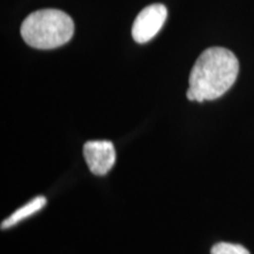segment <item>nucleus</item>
<instances>
[{"label":"nucleus","mask_w":254,"mask_h":254,"mask_svg":"<svg viewBox=\"0 0 254 254\" xmlns=\"http://www.w3.org/2000/svg\"><path fill=\"white\" fill-rule=\"evenodd\" d=\"M238 74L239 62L233 52L224 47H209L193 65L190 90L198 103L218 99L233 86Z\"/></svg>","instance_id":"f257e3e1"},{"label":"nucleus","mask_w":254,"mask_h":254,"mask_svg":"<svg viewBox=\"0 0 254 254\" xmlns=\"http://www.w3.org/2000/svg\"><path fill=\"white\" fill-rule=\"evenodd\" d=\"M20 33L25 43L39 50H52L67 44L74 33V23L56 8L38 9L24 19Z\"/></svg>","instance_id":"f03ea898"},{"label":"nucleus","mask_w":254,"mask_h":254,"mask_svg":"<svg viewBox=\"0 0 254 254\" xmlns=\"http://www.w3.org/2000/svg\"><path fill=\"white\" fill-rule=\"evenodd\" d=\"M167 18V8L163 4L147 6L136 15L132 26V37L138 44H145L158 34Z\"/></svg>","instance_id":"7ed1b4c3"},{"label":"nucleus","mask_w":254,"mask_h":254,"mask_svg":"<svg viewBox=\"0 0 254 254\" xmlns=\"http://www.w3.org/2000/svg\"><path fill=\"white\" fill-rule=\"evenodd\" d=\"M82 152L88 168L95 176H105L109 173L116 163V148L111 141H87Z\"/></svg>","instance_id":"20e7f679"},{"label":"nucleus","mask_w":254,"mask_h":254,"mask_svg":"<svg viewBox=\"0 0 254 254\" xmlns=\"http://www.w3.org/2000/svg\"><path fill=\"white\" fill-rule=\"evenodd\" d=\"M46 205V198L43 195L36 196L30 201L27 202L26 205L21 206L20 208H18L17 211L13 212L8 218H6L4 221L1 222V228L5 230V228H9L14 225L19 224L20 221L25 220V219L31 217V215L36 214L37 212H39L41 208H44V206Z\"/></svg>","instance_id":"39448f33"},{"label":"nucleus","mask_w":254,"mask_h":254,"mask_svg":"<svg viewBox=\"0 0 254 254\" xmlns=\"http://www.w3.org/2000/svg\"><path fill=\"white\" fill-rule=\"evenodd\" d=\"M211 254H250L249 250L231 243H218L212 247Z\"/></svg>","instance_id":"423d86ee"}]
</instances>
